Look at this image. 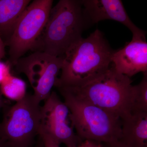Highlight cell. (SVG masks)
I'll list each match as a JSON object with an SVG mask.
<instances>
[{"instance_id": "cell-1", "label": "cell", "mask_w": 147, "mask_h": 147, "mask_svg": "<svg viewBox=\"0 0 147 147\" xmlns=\"http://www.w3.org/2000/svg\"><path fill=\"white\" fill-rule=\"evenodd\" d=\"M114 52L98 29L82 37L63 57L61 75L55 87L81 86L101 76L111 67Z\"/></svg>"}, {"instance_id": "cell-2", "label": "cell", "mask_w": 147, "mask_h": 147, "mask_svg": "<svg viewBox=\"0 0 147 147\" xmlns=\"http://www.w3.org/2000/svg\"><path fill=\"white\" fill-rule=\"evenodd\" d=\"M88 26L82 1L60 0L52 7L32 50L62 57L71 45L82 38Z\"/></svg>"}, {"instance_id": "cell-3", "label": "cell", "mask_w": 147, "mask_h": 147, "mask_svg": "<svg viewBox=\"0 0 147 147\" xmlns=\"http://www.w3.org/2000/svg\"><path fill=\"white\" fill-rule=\"evenodd\" d=\"M128 76L116 71L113 65L101 76L78 87H60L80 99L115 114L121 120L133 111L134 86Z\"/></svg>"}, {"instance_id": "cell-4", "label": "cell", "mask_w": 147, "mask_h": 147, "mask_svg": "<svg viewBox=\"0 0 147 147\" xmlns=\"http://www.w3.org/2000/svg\"><path fill=\"white\" fill-rule=\"evenodd\" d=\"M69 111V118L75 133L82 141H95L106 144L119 141L121 120L108 110L57 88Z\"/></svg>"}, {"instance_id": "cell-5", "label": "cell", "mask_w": 147, "mask_h": 147, "mask_svg": "<svg viewBox=\"0 0 147 147\" xmlns=\"http://www.w3.org/2000/svg\"><path fill=\"white\" fill-rule=\"evenodd\" d=\"M32 94H26L11 107L5 106L0 123V139L6 147H30L34 145L41 127V106Z\"/></svg>"}, {"instance_id": "cell-6", "label": "cell", "mask_w": 147, "mask_h": 147, "mask_svg": "<svg viewBox=\"0 0 147 147\" xmlns=\"http://www.w3.org/2000/svg\"><path fill=\"white\" fill-rule=\"evenodd\" d=\"M52 0H35L24 10L5 43L9 48V63L14 65L32 50L42 33L53 7Z\"/></svg>"}, {"instance_id": "cell-7", "label": "cell", "mask_w": 147, "mask_h": 147, "mask_svg": "<svg viewBox=\"0 0 147 147\" xmlns=\"http://www.w3.org/2000/svg\"><path fill=\"white\" fill-rule=\"evenodd\" d=\"M63 57H57L35 52L20 58L15 66L16 71L26 76L34 92L33 96L40 103L49 96L57 80L62 65Z\"/></svg>"}, {"instance_id": "cell-8", "label": "cell", "mask_w": 147, "mask_h": 147, "mask_svg": "<svg viewBox=\"0 0 147 147\" xmlns=\"http://www.w3.org/2000/svg\"><path fill=\"white\" fill-rule=\"evenodd\" d=\"M44 101L41 106L40 131L47 133L60 145L78 147L83 141L69 123V111L65 103L55 91H52Z\"/></svg>"}, {"instance_id": "cell-9", "label": "cell", "mask_w": 147, "mask_h": 147, "mask_svg": "<svg viewBox=\"0 0 147 147\" xmlns=\"http://www.w3.org/2000/svg\"><path fill=\"white\" fill-rule=\"evenodd\" d=\"M83 12L88 25L105 20L119 22L128 28L132 38H146V32L133 23L120 0H84Z\"/></svg>"}, {"instance_id": "cell-10", "label": "cell", "mask_w": 147, "mask_h": 147, "mask_svg": "<svg viewBox=\"0 0 147 147\" xmlns=\"http://www.w3.org/2000/svg\"><path fill=\"white\" fill-rule=\"evenodd\" d=\"M112 64L116 71L129 78L139 72H147L146 38H132L124 47L114 51Z\"/></svg>"}, {"instance_id": "cell-11", "label": "cell", "mask_w": 147, "mask_h": 147, "mask_svg": "<svg viewBox=\"0 0 147 147\" xmlns=\"http://www.w3.org/2000/svg\"><path fill=\"white\" fill-rule=\"evenodd\" d=\"M119 141L131 147H147V112L134 111L121 120Z\"/></svg>"}, {"instance_id": "cell-12", "label": "cell", "mask_w": 147, "mask_h": 147, "mask_svg": "<svg viewBox=\"0 0 147 147\" xmlns=\"http://www.w3.org/2000/svg\"><path fill=\"white\" fill-rule=\"evenodd\" d=\"M30 0H0V34L5 44Z\"/></svg>"}, {"instance_id": "cell-13", "label": "cell", "mask_w": 147, "mask_h": 147, "mask_svg": "<svg viewBox=\"0 0 147 147\" xmlns=\"http://www.w3.org/2000/svg\"><path fill=\"white\" fill-rule=\"evenodd\" d=\"M26 82L11 74L0 85V90L2 94L16 102L26 96Z\"/></svg>"}, {"instance_id": "cell-14", "label": "cell", "mask_w": 147, "mask_h": 147, "mask_svg": "<svg viewBox=\"0 0 147 147\" xmlns=\"http://www.w3.org/2000/svg\"><path fill=\"white\" fill-rule=\"evenodd\" d=\"M134 111L147 112V72L143 73L142 81L134 86Z\"/></svg>"}, {"instance_id": "cell-15", "label": "cell", "mask_w": 147, "mask_h": 147, "mask_svg": "<svg viewBox=\"0 0 147 147\" xmlns=\"http://www.w3.org/2000/svg\"><path fill=\"white\" fill-rule=\"evenodd\" d=\"M39 137L42 140L44 147H60L58 142L45 132L40 131Z\"/></svg>"}, {"instance_id": "cell-16", "label": "cell", "mask_w": 147, "mask_h": 147, "mask_svg": "<svg viewBox=\"0 0 147 147\" xmlns=\"http://www.w3.org/2000/svg\"><path fill=\"white\" fill-rule=\"evenodd\" d=\"M10 65L9 62H3L0 60V85L11 75Z\"/></svg>"}, {"instance_id": "cell-17", "label": "cell", "mask_w": 147, "mask_h": 147, "mask_svg": "<svg viewBox=\"0 0 147 147\" xmlns=\"http://www.w3.org/2000/svg\"><path fill=\"white\" fill-rule=\"evenodd\" d=\"M77 147H108L104 146L102 143L100 142L85 140L80 144Z\"/></svg>"}, {"instance_id": "cell-18", "label": "cell", "mask_w": 147, "mask_h": 147, "mask_svg": "<svg viewBox=\"0 0 147 147\" xmlns=\"http://www.w3.org/2000/svg\"><path fill=\"white\" fill-rule=\"evenodd\" d=\"M5 44L0 34V60L5 56Z\"/></svg>"}, {"instance_id": "cell-19", "label": "cell", "mask_w": 147, "mask_h": 147, "mask_svg": "<svg viewBox=\"0 0 147 147\" xmlns=\"http://www.w3.org/2000/svg\"><path fill=\"white\" fill-rule=\"evenodd\" d=\"M108 147H131L127 146L119 141H116L108 144H106Z\"/></svg>"}, {"instance_id": "cell-20", "label": "cell", "mask_w": 147, "mask_h": 147, "mask_svg": "<svg viewBox=\"0 0 147 147\" xmlns=\"http://www.w3.org/2000/svg\"><path fill=\"white\" fill-rule=\"evenodd\" d=\"M30 147H44L43 143H42V140L40 139V137H39V140L38 141L36 144Z\"/></svg>"}, {"instance_id": "cell-21", "label": "cell", "mask_w": 147, "mask_h": 147, "mask_svg": "<svg viewBox=\"0 0 147 147\" xmlns=\"http://www.w3.org/2000/svg\"><path fill=\"white\" fill-rule=\"evenodd\" d=\"M1 92L0 90V108L2 107H4L5 106V102H4L2 96Z\"/></svg>"}, {"instance_id": "cell-22", "label": "cell", "mask_w": 147, "mask_h": 147, "mask_svg": "<svg viewBox=\"0 0 147 147\" xmlns=\"http://www.w3.org/2000/svg\"><path fill=\"white\" fill-rule=\"evenodd\" d=\"M0 147H6L5 143L1 139H0Z\"/></svg>"}]
</instances>
